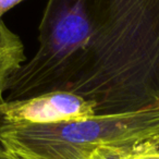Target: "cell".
I'll use <instances>...</instances> for the list:
<instances>
[{"label": "cell", "mask_w": 159, "mask_h": 159, "mask_svg": "<svg viewBox=\"0 0 159 159\" xmlns=\"http://www.w3.org/2000/svg\"><path fill=\"white\" fill-rule=\"evenodd\" d=\"M69 92L95 115L159 110V0H48L35 55L6 82V102Z\"/></svg>", "instance_id": "cell-1"}, {"label": "cell", "mask_w": 159, "mask_h": 159, "mask_svg": "<svg viewBox=\"0 0 159 159\" xmlns=\"http://www.w3.org/2000/svg\"><path fill=\"white\" fill-rule=\"evenodd\" d=\"M159 135V110L99 116L48 124L8 123L1 131L16 159H89L97 148Z\"/></svg>", "instance_id": "cell-2"}, {"label": "cell", "mask_w": 159, "mask_h": 159, "mask_svg": "<svg viewBox=\"0 0 159 159\" xmlns=\"http://www.w3.org/2000/svg\"><path fill=\"white\" fill-rule=\"evenodd\" d=\"M8 123L48 124L95 116V105L69 92H51L2 105Z\"/></svg>", "instance_id": "cell-3"}, {"label": "cell", "mask_w": 159, "mask_h": 159, "mask_svg": "<svg viewBox=\"0 0 159 159\" xmlns=\"http://www.w3.org/2000/svg\"><path fill=\"white\" fill-rule=\"evenodd\" d=\"M25 62L23 44L0 19V89H5L8 77Z\"/></svg>", "instance_id": "cell-4"}, {"label": "cell", "mask_w": 159, "mask_h": 159, "mask_svg": "<svg viewBox=\"0 0 159 159\" xmlns=\"http://www.w3.org/2000/svg\"><path fill=\"white\" fill-rule=\"evenodd\" d=\"M137 143L102 146L97 148L89 159H134Z\"/></svg>", "instance_id": "cell-5"}, {"label": "cell", "mask_w": 159, "mask_h": 159, "mask_svg": "<svg viewBox=\"0 0 159 159\" xmlns=\"http://www.w3.org/2000/svg\"><path fill=\"white\" fill-rule=\"evenodd\" d=\"M134 159H159V135L139 141Z\"/></svg>", "instance_id": "cell-6"}, {"label": "cell", "mask_w": 159, "mask_h": 159, "mask_svg": "<svg viewBox=\"0 0 159 159\" xmlns=\"http://www.w3.org/2000/svg\"><path fill=\"white\" fill-rule=\"evenodd\" d=\"M5 102V97H3V91L0 89V152H7L5 145L2 143V139H1V131H2V126L6 123L5 116L2 112V105Z\"/></svg>", "instance_id": "cell-7"}, {"label": "cell", "mask_w": 159, "mask_h": 159, "mask_svg": "<svg viewBox=\"0 0 159 159\" xmlns=\"http://www.w3.org/2000/svg\"><path fill=\"white\" fill-rule=\"evenodd\" d=\"M23 0H0V19H2V16L7 11L20 3Z\"/></svg>", "instance_id": "cell-8"}, {"label": "cell", "mask_w": 159, "mask_h": 159, "mask_svg": "<svg viewBox=\"0 0 159 159\" xmlns=\"http://www.w3.org/2000/svg\"><path fill=\"white\" fill-rule=\"evenodd\" d=\"M0 159H14L8 152H0Z\"/></svg>", "instance_id": "cell-9"}, {"label": "cell", "mask_w": 159, "mask_h": 159, "mask_svg": "<svg viewBox=\"0 0 159 159\" xmlns=\"http://www.w3.org/2000/svg\"><path fill=\"white\" fill-rule=\"evenodd\" d=\"M11 156H12V155H11ZM12 157H13V156H12ZM13 158H14V157H13ZM14 159H16V158H14Z\"/></svg>", "instance_id": "cell-10"}]
</instances>
